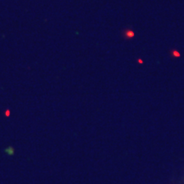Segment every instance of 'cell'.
Returning <instances> with one entry per match:
<instances>
[{"instance_id":"1","label":"cell","mask_w":184,"mask_h":184,"mask_svg":"<svg viewBox=\"0 0 184 184\" xmlns=\"http://www.w3.org/2000/svg\"><path fill=\"white\" fill-rule=\"evenodd\" d=\"M123 37L125 39H131L135 37V33L131 29H125L123 32Z\"/></svg>"},{"instance_id":"2","label":"cell","mask_w":184,"mask_h":184,"mask_svg":"<svg viewBox=\"0 0 184 184\" xmlns=\"http://www.w3.org/2000/svg\"><path fill=\"white\" fill-rule=\"evenodd\" d=\"M171 56H175V57H178V56H180L179 52H178V51H177V50H171Z\"/></svg>"}]
</instances>
